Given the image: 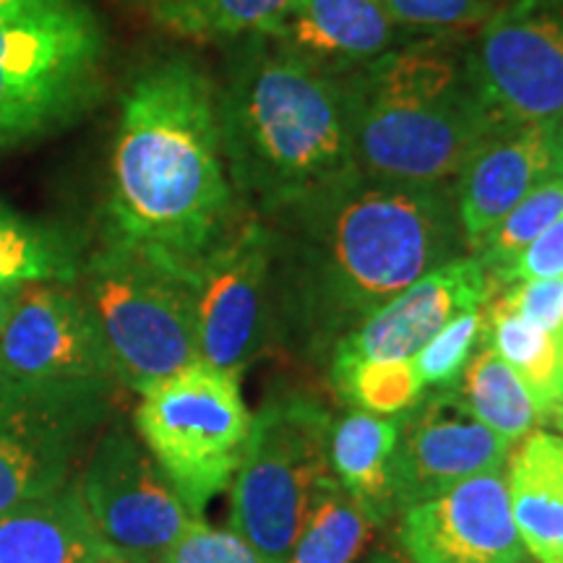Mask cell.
Returning <instances> with one entry per match:
<instances>
[{
	"label": "cell",
	"instance_id": "32",
	"mask_svg": "<svg viewBox=\"0 0 563 563\" xmlns=\"http://www.w3.org/2000/svg\"><path fill=\"white\" fill-rule=\"evenodd\" d=\"M498 298L525 321L548 334L563 336V279L511 282Z\"/></svg>",
	"mask_w": 563,
	"mask_h": 563
},
{
	"label": "cell",
	"instance_id": "35",
	"mask_svg": "<svg viewBox=\"0 0 563 563\" xmlns=\"http://www.w3.org/2000/svg\"><path fill=\"white\" fill-rule=\"evenodd\" d=\"M21 399H24V397H21V394L16 391V386L11 384V378L5 376L3 365H0V412H5V410H11V407H16Z\"/></svg>",
	"mask_w": 563,
	"mask_h": 563
},
{
	"label": "cell",
	"instance_id": "12",
	"mask_svg": "<svg viewBox=\"0 0 563 563\" xmlns=\"http://www.w3.org/2000/svg\"><path fill=\"white\" fill-rule=\"evenodd\" d=\"M76 483L91 522L123 563H157L194 519L125 426L100 435Z\"/></svg>",
	"mask_w": 563,
	"mask_h": 563
},
{
	"label": "cell",
	"instance_id": "9",
	"mask_svg": "<svg viewBox=\"0 0 563 563\" xmlns=\"http://www.w3.org/2000/svg\"><path fill=\"white\" fill-rule=\"evenodd\" d=\"M0 365L21 397L95 412H104L121 382L74 282L19 287L0 329Z\"/></svg>",
	"mask_w": 563,
	"mask_h": 563
},
{
	"label": "cell",
	"instance_id": "19",
	"mask_svg": "<svg viewBox=\"0 0 563 563\" xmlns=\"http://www.w3.org/2000/svg\"><path fill=\"white\" fill-rule=\"evenodd\" d=\"M0 563H123L91 522L79 483L0 514Z\"/></svg>",
	"mask_w": 563,
	"mask_h": 563
},
{
	"label": "cell",
	"instance_id": "39",
	"mask_svg": "<svg viewBox=\"0 0 563 563\" xmlns=\"http://www.w3.org/2000/svg\"><path fill=\"white\" fill-rule=\"evenodd\" d=\"M368 563H402V561L394 559V555H389V553H378V555H373Z\"/></svg>",
	"mask_w": 563,
	"mask_h": 563
},
{
	"label": "cell",
	"instance_id": "5",
	"mask_svg": "<svg viewBox=\"0 0 563 563\" xmlns=\"http://www.w3.org/2000/svg\"><path fill=\"white\" fill-rule=\"evenodd\" d=\"M81 295L131 389L144 391L201 361L194 266L108 238L84 266Z\"/></svg>",
	"mask_w": 563,
	"mask_h": 563
},
{
	"label": "cell",
	"instance_id": "3",
	"mask_svg": "<svg viewBox=\"0 0 563 563\" xmlns=\"http://www.w3.org/2000/svg\"><path fill=\"white\" fill-rule=\"evenodd\" d=\"M251 37L220 102L224 159L243 191L282 211L357 173L344 87L266 34Z\"/></svg>",
	"mask_w": 563,
	"mask_h": 563
},
{
	"label": "cell",
	"instance_id": "34",
	"mask_svg": "<svg viewBox=\"0 0 563 563\" xmlns=\"http://www.w3.org/2000/svg\"><path fill=\"white\" fill-rule=\"evenodd\" d=\"M68 3H76V0H0V19L26 16V13L60 9Z\"/></svg>",
	"mask_w": 563,
	"mask_h": 563
},
{
	"label": "cell",
	"instance_id": "2",
	"mask_svg": "<svg viewBox=\"0 0 563 563\" xmlns=\"http://www.w3.org/2000/svg\"><path fill=\"white\" fill-rule=\"evenodd\" d=\"M298 232L300 292L321 332L350 334L435 266L456 258L460 220L443 186L350 178L282 209Z\"/></svg>",
	"mask_w": 563,
	"mask_h": 563
},
{
	"label": "cell",
	"instance_id": "33",
	"mask_svg": "<svg viewBox=\"0 0 563 563\" xmlns=\"http://www.w3.org/2000/svg\"><path fill=\"white\" fill-rule=\"evenodd\" d=\"M525 279H563V217L543 235L534 238L506 269L498 274L496 287Z\"/></svg>",
	"mask_w": 563,
	"mask_h": 563
},
{
	"label": "cell",
	"instance_id": "20",
	"mask_svg": "<svg viewBox=\"0 0 563 563\" xmlns=\"http://www.w3.org/2000/svg\"><path fill=\"white\" fill-rule=\"evenodd\" d=\"M511 517L534 563H563V435L532 431L506 460Z\"/></svg>",
	"mask_w": 563,
	"mask_h": 563
},
{
	"label": "cell",
	"instance_id": "17",
	"mask_svg": "<svg viewBox=\"0 0 563 563\" xmlns=\"http://www.w3.org/2000/svg\"><path fill=\"white\" fill-rule=\"evenodd\" d=\"M102 415L30 397L0 412V514L66 485L84 435Z\"/></svg>",
	"mask_w": 563,
	"mask_h": 563
},
{
	"label": "cell",
	"instance_id": "21",
	"mask_svg": "<svg viewBox=\"0 0 563 563\" xmlns=\"http://www.w3.org/2000/svg\"><path fill=\"white\" fill-rule=\"evenodd\" d=\"M399 418L350 410L332 422L329 470L334 481L361 501L376 522L391 517L394 504V449L399 439Z\"/></svg>",
	"mask_w": 563,
	"mask_h": 563
},
{
	"label": "cell",
	"instance_id": "10",
	"mask_svg": "<svg viewBox=\"0 0 563 563\" xmlns=\"http://www.w3.org/2000/svg\"><path fill=\"white\" fill-rule=\"evenodd\" d=\"M277 235L253 214L235 217L220 241L194 264L199 357L228 373L256 361L269 327L272 264Z\"/></svg>",
	"mask_w": 563,
	"mask_h": 563
},
{
	"label": "cell",
	"instance_id": "28",
	"mask_svg": "<svg viewBox=\"0 0 563 563\" xmlns=\"http://www.w3.org/2000/svg\"><path fill=\"white\" fill-rule=\"evenodd\" d=\"M334 389L342 394L357 410L397 418L412 410L420 402L422 386L415 361H368L355 365L340 378H334Z\"/></svg>",
	"mask_w": 563,
	"mask_h": 563
},
{
	"label": "cell",
	"instance_id": "13",
	"mask_svg": "<svg viewBox=\"0 0 563 563\" xmlns=\"http://www.w3.org/2000/svg\"><path fill=\"white\" fill-rule=\"evenodd\" d=\"M509 452V443L475 418L456 386L420 397L399 422L394 504L402 511L475 475L504 473Z\"/></svg>",
	"mask_w": 563,
	"mask_h": 563
},
{
	"label": "cell",
	"instance_id": "4",
	"mask_svg": "<svg viewBox=\"0 0 563 563\" xmlns=\"http://www.w3.org/2000/svg\"><path fill=\"white\" fill-rule=\"evenodd\" d=\"M342 87L355 165L376 180L443 186L509 129L485 104L470 55L441 47L389 51Z\"/></svg>",
	"mask_w": 563,
	"mask_h": 563
},
{
	"label": "cell",
	"instance_id": "30",
	"mask_svg": "<svg viewBox=\"0 0 563 563\" xmlns=\"http://www.w3.org/2000/svg\"><path fill=\"white\" fill-rule=\"evenodd\" d=\"M397 26L418 30H462L485 24L509 0H384Z\"/></svg>",
	"mask_w": 563,
	"mask_h": 563
},
{
	"label": "cell",
	"instance_id": "11",
	"mask_svg": "<svg viewBox=\"0 0 563 563\" xmlns=\"http://www.w3.org/2000/svg\"><path fill=\"white\" fill-rule=\"evenodd\" d=\"M470 68L504 125H553L563 115V0H509L483 24Z\"/></svg>",
	"mask_w": 563,
	"mask_h": 563
},
{
	"label": "cell",
	"instance_id": "25",
	"mask_svg": "<svg viewBox=\"0 0 563 563\" xmlns=\"http://www.w3.org/2000/svg\"><path fill=\"white\" fill-rule=\"evenodd\" d=\"M74 279L76 262L68 245L0 203V290Z\"/></svg>",
	"mask_w": 563,
	"mask_h": 563
},
{
	"label": "cell",
	"instance_id": "15",
	"mask_svg": "<svg viewBox=\"0 0 563 563\" xmlns=\"http://www.w3.org/2000/svg\"><path fill=\"white\" fill-rule=\"evenodd\" d=\"M399 545L412 563H525L506 470L475 475L407 506Z\"/></svg>",
	"mask_w": 563,
	"mask_h": 563
},
{
	"label": "cell",
	"instance_id": "1",
	"mask_svg": "<svg viewBox=\"0 0 563 563\" xmlns=\"http://www.w3.org/2000/svg\"><path fill=\"white\" fill-rule=\"evenodd\" d=\"M220 102L186 58L146 68L123 95L112 146L110 238L194 266L235 220Z\"/></svg>",
	"mask_w": 563,
	"mask_h": 563
},
{
	"label": "cell",
	"instance_id": "14",
	"mask_svg": "<svg viewBox=\"0 0 563 563\" xmlns=\"http://www.w3.org/2000/svg\"><path fill=\"white\" fill-rule=\"evenodd\" d=\"M493 290L496 282L475 256L435 266L336 342L332 382L368 361H410L449 321L485 306Z\"/></svg>",
	"mask_w": 563,
	"mask_h": 563
},
{
	"label": "cell",
	"instance_id": "37",
	"mask_svg": "<svg viewBox=\"0 0 563 563\" xmlns=\"http://www.w3.org/2000/svg\"><path fill=\"white\" fill-rule=\"evenodd\" d=\"M548 420H553L555 426H559L561 431H563V382H561L559 399H555V405H553V410H551V418H548Z\"/></svg>",
	"mask_w": 563,
	"mask_h": 563
},
{
	"label": "cell",
	"instance_id": "16",
	"mask_svg": "<svg viewBox=\"0 0 563 563\" xmlns=\"http://www.w3.org/2000/svg\"><path fill=\"white\" fill-rule=\"evenodd\" d=\"M553 175H563L553 125H509L477 146L454 186L456 220L470 249Z\"/></svg>",
	"mask_w": 563,
	"mask_h": 563
},
{
	"label": "cell",
	"instance_id": "18",
	"mask_svg": "<svg viewBox=\"0 0 563 563\" xmlns=\"http://www.w3.org/2000/svg\"><path fill=\"white\" fill-rule=\"evenodd\" d=\"M266 37L334 74L389 53L397 21L384 0H298Z\"/></svg>",
	"mask_w": 563,
	"mask_h": 563
},
{
	"label": "cell",
	"instance_id": "7",
	"mask_svg": "<svg viewBox=\"0 0 563 563\" xmlns=\"http://www.w3.org/2000/svg\"><path fill=\"white\" fill-rule=\"evenodd\" d=\"M133 426L194 519L235 477L253 415L241 376L196 361L139 391Z\"/></svg>",
	"mask_w": 563,
	"mask_h": 563
},
{
	"label": "cell",
	"instance_id": "22",
	"mask_svg": "<svg viewBox=\"0 0 563 563\" xmlns=\"http://www.w3.org/2000/svg\"><path fill=\"white\" fill-rule=\"evenodd\" d=\"M456 391L481 422L509 446L538 431L545 415L519 373L490 344H481L456 382Z\"/></svg>",
	"mask_w": 563,
	"mask_h": 563
},
{
	"label": "cell",
	"instance_id": "6",
	"mask_svg": "<svg viewBox=\"0 0 563 563\" xmlns=\"http://www.w3.org/2000/svg\"><path fill=\"white\" fill-rule=\"evenodd\" d=\"M332 415L308 394L266 399L230 483V525L266 563L290 555L329 470Z\"/></svg>",
	"mask_w": 563,
	"mask_h": 563
},
{
	"label": "cell",
	"instance_id": "38",
	"mask_svg": "<svg viewBox=\"0 0 563 563\" xmlns=\"http://www.w3.org/2000/svg\"><path fill=\"white\" fill-rule=\"evenodd\" d=\"M553 141H555V150H559V159L563 167V115L553 123Z\"/></svg>",
	"mask_w": 563,
	"mask_h": 563
},
{
	"label": "cell",
	"instance_id": "31",
	"mask_svg": "<svg viewBox=\"0 0 563 563\" xmlns=\"http://www.w3.org/2000/svg\"><path fill=\"white\" fill-rule=\"evenodd\" d=\"M157 563H266L238 532L191 519Z\"/></svg>",
	"mask_w": 563,
	"mask_h": 563
},
{
	"label": "cell",
	"instance_id": "36",
	"mask_svg": "<svg viewBox=\"0 0 563 563\" xmlns=\"http://www.w3.org/2000/svg\"><path fill=\"white\" fill-rule=\"evenodd\" d=\"M16 290H19V287H16ZM16 290H0V329H3L5 316H9V311H11L13 298H16Z\"/></svg>",
	"mask_w": 563,
	"mask_h": 563
},
{
	"label": "cell",
	"instance_id": "27",
	"mask_svg": "<svg viewBox=\"0 0 563 563\" xmlns=\"http://www.w3.org/2000/svg\"><path fill=\"white\" fill-rule=\"evenodd\" d=\"M298 0H159V16L188 34H266Z\"/></svg>",
	"mask_w": 563,
	"mask_h": 563
},
{
	"label": "cell",
	"instance_id": "26",
	"mask_svg": "<svg viewBox=\"0 0 563 563\" xmlns=\"http://www.w3.org/2000/svg\"><path fill=\"white\" fill-rule=\"evenodd\" d=\"M563 217V175H553L532 188L475 249V258L496 282L506 266Z\"/></svg>",
	"mask_w": 563,
	"mask_h": 563
},
{
	"label": "cell",
	"instance_id": "8",
	"mask_svg": "<svg viewBox=\"0 0 563 563\" xmlns=\"http://www.w3.org/2000/svg\"><path fill=\"white\" fill-rule=\"evenodd\" d=\"M102 53L81 0L0 19V150L79 115L100 87Z\"/></svg>",
	"mask_w": 563,
	"mask_h": 563
},
{
	"label": "cell",
	"instance_id": "24",
	"mask_svg": "<svg viewBox=\"0 0 563 563\" xmlns=\"http://www.w3.org/2000/svg\"><path fill=\"white\" fill-rule=\"evenodd\" d=\"M488 344L527 384L545 420L559 399L563 382V336L548 334L525 321L498 298L488 300Z\"/></svg>",
	"mask_w": 563,
	"mask_h": 563
},
{
	"label": "cell",
	"instance_id": "23",
	"mask_svg": "<svg viewBox=\"0 0 563 563\" xmlns=\"http://www.w3.org/2000/svg\"><path fill=\"white\" fill-rule=\"evenodd\" d=\"M376 525L368 509L327 475L285 563H357Z\"/></svg>",
	"mask_w": 563,
	"mask_h": 563
},
{
	"label": "cell",
	"instance_id": "29",
	"mask_svg": "<svg viewBox=\"0 0 563 563\" xmlns=\"http://www.w3.org/2000/svg\"><path fill=\"white\" fill-rule=\"evenodd\" d=\"M485 306L456 316L412 357L426 389H446V386H456L460 382L467 363L473 361L475 350L488 334V308Z\"/></svg>",
	"mask_w": 563,
	"mask_h": 563
}]
</instances>
